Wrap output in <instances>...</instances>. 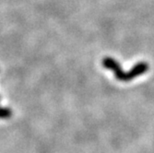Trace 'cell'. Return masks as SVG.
Masks as SVG:
<instances>
[{
	"label": "cell",
	"mask_w": 154,
	"mask_h": 153,
	"mask_svg": "<svg viewBox=\"0 0 154 153\" xmlns=\"http://www.w3.org/2000/svg\"><path fill=\"white\" fill-rule=\"evenodd\" d=\"M103 66L106 69H111L114 72L115 77L117 80L123 82H128L134 79L135 78L141 76L149 70V64L146 62H139L137 63L131 70L128 72H125L122 70L120 64L114 59L113 57H104L103 60Z\"/></svg>",
	"instance_id": "obj_1"
},
{
	"label": "cell",
	"mask_w": 154,
	"mask_h": 153,
	"mask_svg": "<svg viewBox=\"0 0 154 153\" xmlns=\"http://www.w3.org/2000/svg\"><path fill=\"white\" fill-rule=\"evenodd\" d=\"M12 115H13V112L10 108L0 106V119L1 120L9 119L12 116Z\"/></svg>",
	"instance_id": "obj_2"
}]
</instances>
